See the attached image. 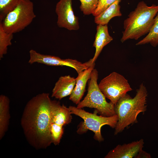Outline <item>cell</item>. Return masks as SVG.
<instances>
[{"label":"cell","mask_w":158,"mask_h":158,"mask_svg":"<svg viewBox=\"0 0 158 158\" xmlns=\"http://www.w3.org/2000/svg\"><path fill=\"white\" fill-rule=\"evenodd\" d=\"M10 100L6 96H0V139L4 136L8 128L10 115Z\"/></svg>","instance_id":"15"},{"label":"cell","mask_w":158,"mask_h":158,"mask_svg":"<svg viewBox=\"0 0 158 158\" xmlns=\"http://www.w3.org/2000/svg\"><path fill=\"white\" fill-rule=\"evenodd\" d=\"M121 0H117L105 11L95 17V22L97 25L108 24L110 20L114 17L121 16L122 14L120 11L119 3Z\"/></svg>","instance_id":"16"},{"label":"cell","mask_w":158,"mask_h":158,"mask_svg":"<svg viewBox=\"0 0 158 158\" xmlns=\"http://www.w3.org/2000/svg\"><path fill=\"white\" fill-rule=\"evenodd\" d=\"M136 92L133 98L127 94L114 105L115 114L118 116L115 128V135L122 132L130 125L138 122V114L144 113L146 110L147 92L143 83L140 85Z\"/></svg>","instance_id":"2"},{"label":"cell","mask_w":158,"mask_h":158,"mask_svg":"<svg viewBox=\"0 0 158 158\" xmlns=\"http://www.w3.org/2000/svg\"><path fill=\"white\" fill-rule=\"evenodd\" d=\"M76 83L75 78L70 75L60 77L55 83L52 91L51 97L59 100L70 95Z\"/></svg>","instance_id":"12"},{"label":"cell","mask_w":158,"mask_h":158,"mask_svg":"<svg viewBox=\"0 0 158 158\" xmlns=\"http://www.w3.org/2000/svg\"><path fill=\"white\" fill-rule=\"evenodd\" d=\"M21 0H0V21L14 10Z\"/></svg>","instance_id":"19"},{"label":"cell","mask_w":158,"mask_h":158,"mask_svg":"<svg viewBox=\"0 0 158 158\" xmlns=\"http://www.w3.org/2000/svg\"><path fill=\"white\" fill-rule=\"evenodd\" d=\"M36 16L33 2L30 0H21L0 23L6 32L13 34L25 29Z\"/></svg>","instance_id":"6"},{"label":"cell","mask_w":158,"mask_h":158,"mask_svg":"<svg viewBox=\"0 0 158 158\" xmlns=\"http://www.w3.org/2000/svg\"><path fill=\"white\" fill-rule=\"evenodd\" d=\"M158 12V5L148 6L143 1L138 4L134 10L130 12L123 22L124 31L121 41L137 40L148 33Z\"/></svg>","instance_id":"3"},{"label":"cell","mask_w":158,"mask_h":158,"mask_svg":"<svg viewBox=\"0 0 158 158\" xmlns=\"http://www.w3.org/2000/svg\"><path fill=\"white\" fill-rule=\"evenodd\" d=\"M72 1L60 0L57 3L55 9L58 16L57 23L59 27L77 30L79 28L78 18L74 13Z\"/></svg>","instance_id":"9"},{"label":"cell","mask_w":158,"mask_h":158,"mask_svg":"<svg viewBox=\"0 0 158 158\" xmlns=\"http://www.w3.org/2000/svg\"><path fill=\"white\" fill-rule=\"evenodd\" d=\"M98 72L96 69L92 70L89 81L87 92L84 99L76 107L94 108L101 115L110 116L115 114L114 105L111 102H107L106 97L99 89L97 83Z\"/></svg>","instance_id":"5"},{"label":"cell","mask_w":158,"mask_h":158,"mask_svg":"<svg viewBox=\"0 0 158 158\" xmlns=\"http://www.w3.org/2000/svg\"><path fill=\"white\" fill-rule=\"evenodd\" d=\"M150 43L153 47L158 45V12L156 16L154 23L147 35L136 44V45Z\"/></svg>","instance_id":"17"},{"label":"cell","mask_w":158,"mask_h":158,"mask_svg":"<svg viewBox=\"0 0 158 158\" xmlns=\"http://www.w3.org/2000/svg\"><path fill=\"white\" fill-rule=\"evenodd\" d=\"M112 40V37L108 32L107 25H98L93 44V46L95 48V51L92 59V63H95L103 47Z\"/></svg>","instance_id":"13"},{"label":"cell","mask_w":158,"mask_h":158,"mask_svg":"<svg viewBox=\"0 0 158 158\" xmlns=\"http://www.w3.org/2000/svg\"><path fill=\"white\" fill-rule=\"evenodd\" d=\"M144 144L143 139L128 144L118 145L111 150L105 158H137L142 150Z\"/></svg>","instance_id":"10"},{"label":"cell","mask_w":158,"mask_h":158,"mask_svg":"<svg viewBox=\"0 0 158 158\" xmlns=\"http://www.w3.org/2000/svg\"><path fill=\"white\" fill-rule=\"evenodd\" d=\"M69 108L71 113L78 116L84 120L79 125L77 133L81 134L88 130L94 133V138L99 142L104 140L101 132V127L107 125L112 128H115L118 121V116L115 114L110 116H98V111L95 109L93 113L87 112L82 109H78L74 106H70Z\"/></svg>","instance_id":"4"},{"label":"cell","mask_w":158,"mask_h":158,"mask_svg":"<svg viewBox=\"0 0 158 158\" xmlns=\"http://www.w3.org/2000/svg\"><path fill=\"white\" fill-rule=\"evenodd\" d=\"M95 65L94 63L88 68L78 73V76L75 78V86L70 95L69 99L76 104H78L80 102L84 95L87 83L90 79Z\"/></svg>","instance_id":"11"},{"label":"cell","mask_w":158,"mask_h":158,"mask_svg":"<svg viewBox=\"0 0 158 158\" xmlns=\"http://www.w3.org/2000/svg\"><path fill=\"white\" fill-rule=\"evenodd\" d=\"M117 0H99L97 6L92 13L96 17L105 11Z\"/></svg>","instance_id":"22"},{"label":"cell","mask_w":158,"mask_h":158,"mask_svg":"<svg viewBox=\"0 0 158 158\" xmlns=\"http://www.w3.org/2000/svg\"><path fill=\"white\" fill-rule=\"evenodd\" d=\"M63 126L53 123H51L50 131L52 143L55 145H58L63 133Z\"/></svg>","instance_id":"20"},{"label":"cell","mask_w":158,"mask_h":158,"mask_svg":"<svg viewBox=\"0 0 158 158\" xmlns=\"http://www.w3.org/2000/svg\"><path fill=\"white\" fill-rule=\"evenodd\" d=\"M150 157V154L143 150L139 153L137 157V158Z\"/></svg>","instance_id":"23"},{"label":"cell","mask_w":158,"mask_h":158,"mask_svg":"<svg viewBox=\"0 0 158 158\" xmlns=\"http://www.w3.org/2000/svg\"><path fill=\"white\" fill-rule=\"evenodd\" d=\"M80 8L85 15L92 14L97 7L99 0H79Z\"/></svg>","instance_id":"21"},{"label":"cell","mask_w":158,"mask_h":158,"mask_svg":"<svg viewBox=\"0 0 158 158\" xmlns=\"http://www.w3.org/2000/svg\"><path fill=\"white\" fill-rule=\"evenodd\" d=\"M58 102L51 100L49 93H43L32 97L25 107L21 125L27 141L36 149H46L52 143L50 126Z\"/></svg>","instance_id":"1"},{"label":"cell","mask_w":158,"mask_h":158,"mask_svg":"<svg viewBox=\"0 0 158 158\" xmlns=\"http://www.w3.org/2000/svg\"><path fill=\"white\" fill-rule=\"evenodd\" d=\"M98 86L106 98L114 105L127 92L132 90L128 80L122 75L115 72L102 79Z\"/></svg>","instance_id":"7"},{"label":"cell","mask_w":158,"mask_h":158,"mask_svg":"<svg viewBox=\"0 0 158 158\" xmlns=\"http://www.w3.org/2000/svg\"><path fill=\"white\" fill-rule=\"evenodd\" d=\"M29 54L30 58L28 63L31 64L37 63L50 66H69L73 68L78 74L88 68L94 63H92V59L86 62L82 63L75 59H62L57 56L41 54L33 49L30 51Z\"/></svg>","instance_id":"8"},{"label":"cell","mask_w":158,"mask_h":158,"mask_svg":"<svg viewBox=\"0 0 158 158\" xmlns=\"http://www.w3.org/2000/svg\"><path fill=\"white\" fill-rule=\"evenodd\" d=\"M13 34L6 32L0 23V59L7 53L8 47L12 44Z\"/></svg>","instance_id":"18"},{"label":"cell","mask_w":158,"mask_h":158,"mask_svg":"<svg viewBox=\"0 0 158 158\" xmlns=\"http://www.w3.org/2000/svg\"><path fill=\"white\" fill-rule=\"evenodd\" d=\"M71 114L69 107L61 105L58 102L52 112L51 123L63 126L71 122Z\"/></svg>","instance_id":"14"}]
</instances>
